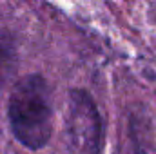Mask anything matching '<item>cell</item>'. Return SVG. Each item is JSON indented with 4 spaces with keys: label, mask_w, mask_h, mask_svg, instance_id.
I'll list each match as a JSON object with an SVG mask.
<instances>
[{
    "label": "cell",
    "mask_w": 156,
    "mask_h": 154,
    "mask_svg": "<svg viewBox=\"0 0 156 154\" xmlns=\"http://www.w3.org/2000/svg\"><path fill=\"white\" fill-rule=\"evenodd\" d=\"M7 120L15 140L29 151L44 149L53 136L51 87L42 75L20 78L9 94Z\"/></svg>",
    "instance_id": "6da1fadb"
},
{
    "label": "cell",
    "mask_w": 156,
    "mask_h": 154,
    "mask_svg": "<svg viewBox=\"0 0 156 154\" xmlns=\"http://www.w3.org/2000/svg\"><path fill=\"white\" fill-rule=\"evenodd\" d=\"M66 132L75 154H104L105 121L96 100L87 89H69Z\"/></svg>",
    "instance_id": "7a4b0ae2"
},
{
    "label": "cell",
    "mask_w": 156,
    "mask_h": 154,
    "mask_svg": "<svg viewBox=\"0 0 156 154\" xmlns=\"http://www.w3.org/2000/svg\"><path fill=\"white\" fill-rule=\"evenodd\" d=\"M16 67V45L11 35L0 33V85Z\"/></svg>",
    "instance_id": "3957f363"
},
{
    "label": "cell",
    "mask_w": 156,
    "mask_h": 154,
    "mask_svg": "<svg viewBox=\"0 0 156 154\" xmlns=\"http://www.w3.org/2000/svg\"><path fill=\"white\" fill-rule=\"evenodd\" d=\"M127 154H149V151L145 149V145L136 136V131H134L133 123H131V132H129V149H127Z\"/></svg>",
    "instance_id": "277c9868"
}]
</instances>
